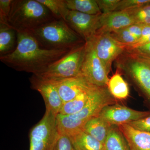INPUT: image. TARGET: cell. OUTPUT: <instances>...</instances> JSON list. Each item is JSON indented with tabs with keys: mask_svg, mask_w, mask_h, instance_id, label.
Masks as SVG:
<instances>
[{
	"mask_svg": "<svg viewBox=\"0 0 150 150\" xmlns=\"http://www.w3.org/2000/svg\"><path fill=\"white\" fill-rule=\"evenodd\" d=\"M71 50L42 48L32 34L17 33V46L13 52L0 56L3 63L19 71L40 75Z\"/></svg>",
	"mask_w": 150,
	"mask_h": 150,
	"instance_id": "cell-1",
	"label": "cell"
},
{
	"mask_svg": "<svg viewBox=\"0 0 150 150\" xmlns=\"http://www.w3.org/2000/svg\"><path fill=\"white\" fill-rule=\"evenodd\" d=\"M55 19L38 0H13L8 25L16 33L32 34L41 25Z\"/></svg>",
	"mask_w": 150,
	"mask_h": 150,
	"instance_id": "cell-2",
	"label": "cell"
},
{
	"mask_svg": "<svg viewBox=\"0 0 150 150\" xmlns=\"http://www.w3.org/2000/svg\"><path fill=\"white\" fill-rule=\"evenodd\" d=\"M32 35L42 48L49 50H71L85 43L63 19H55L46 23Z\"/></svg>",
	"mask_w": 150,
	"mask_h": 150,
	"instance_id": "cell-3",
	"label": "cell"
},
{
	"mask_svg": "<svg viewBox=\"0 0 150 150\" xmlns=\"http://www.w3.org/2000/svg\"><path fill=\"white\" fill-rule=\"evenodd\" d=\"M115 61L117 70L131 80L150 104V58L126 49Z\"/></svg>",
	"mask_w": 150,
	"mask_h": 150,
	"instance_id": "cell-4",
	"label": "cell"
},
{
	"mask_svg": "<svg viewBox=\"0 0 150 150\" xmlns=\"http://www.w3.org/2000/svg\"><path fill=\"white\" fill-rule=\"evenodd\" d=\"M86 51V43L71 49L38 76L49 79L75 77L81 74Z\"/></svg>",
	"mask_w": 150,
	"mask_h": 150,
	"instance_id": "cell-5",
	"label": "cell"
},
{
	"mask_svg": "<svg viewBox=\"0 0 150 150\" xmlns=\"http://www.w3.org/2000/svg\"><path fill=\"white\" fill-rule=\"evenodd\" d=\"M56 116L46 111L43 118L30 129L29 150H54L60 133Z\"/></svg>",
	"mask_w": 150,
	"mask_h": 150,
	"instance_id": "cell-6",
	"label": "cell"
},
{
	"mask_svg": "<svg viewBox=\"0 0 150 150\" xmlns=\"http://www.w3.org/2000/svg\"><path fill=\"white\" fill-rule=\"evenodd\" d=\"M108 74L112 62L126 50L125 45L115 40L109 33H96L88 40Z\"/></svg>",
	"mask_w": 150,
	"mask_h": 150,
	"instance_id": "cell-7",
	"label": "cell"
},
{
	"mask_svg": "<svg viewBox=\"0 0 150 150\" xmlns=\"http://www.w3.org/2000/svg\"><path fill=\"white\" fill-rule=\"evenodd\" d=\"M86 51L81 74L98 86H107L108 73L90 41L85 42Z\"/></svg>",
	"mask_w": 150,
	"mask_h": 150,
	"instance_id": "cell-8",
	"label": "cell"
},
{
	"mask_svg": "<svg viewBox=\"0 0 150 150\" xmlns=\"http://www.w3.org/2000/svg\"><path fill=\"white\" fill-rule=\"evenodd\" d=\"M29 81L31 89L38 91L43 97L46 111L57 116L64 103L55 86L49 80L38 75H32Z\"/></svg>",
	"mask_w": 150,
	"mask_h": 150,
	"instance_id": "cell-9",
	"label": "cell"
},
{
	"mask_svg": "<svg viewBox=\"0 0 150 150\" xmlns=\"http://www.w3.org/2000/svg\"><path fill=\"white\" fill-rule=\"evenodd\" d=\"M116 101L109 92L107 86H98L81 110L73 115H68L76 119L89 120L98 116L106 106L116 104Z\"/></svg>",
	"mask_w": 150,
	"mask_h": 150,
	"instance_id": "cell-10",
	"label": "cell"
},
{
	"mask_svg": "<svg viewBox=\"0 0 150 150\" xmlns=\"http://www.w3.org/2000/svg\"><path fill=\"white\" fill-rule=\"evenodd\" d=\"M150 115L149 111H139L117 104L104 108L98 116L103 118L111 125L128 124Z\"/></svg>",
	"mask_w": 150,
	"mask_h": 150,
	"instance_id": "cell-11",
	"label": "cell"
},
{
	"mask_svg": "<svg viewBox=\"0 0 150 150\" xmlns=\"http://www.w3.org/2000/svg\"><path fill=\"white\" fill-rule=\"evenodd\" d=\"M101 14L89 15L70 11L66 22L85 42L95 35L99 28Z\"/></svg>",
	"mask_w": 150,
	"mask_h": 150,
	"instance_id": "cell-12",
	"label": "cell"
},
{
	"mask_svg": "<svg viewBox=\"0 0 150 150\" xmlns=\"http://www.w3.org/2000/svg\"><path fill=\"white\" fill-rule=\"evenodd\" d=\"M48 79L56 87L63 103L74 99L95 86L91 83L82 75L67 79Z\"/></svg>",
	"mask_w": 150,
	"mask_h": 150,
	"instance_id": "cell-13",
	"label": "cell"
},
{
	"mask_svg": "<svg viewBox=\"0 0 150 150\" xmlns=\"http://www.w3.org/2000/svg\"><path fill=\"white\" fill-rule=\"evenodd\" d=\"M134 23V21L126 11L102 13L100 18L99 28L96 33H110L126 28Z\"/></svg>",
	"mask_w": 150,
	"mask_h": 150,
	"instance_id": "cell-14",
	"label": "cell"
},
{
	"mask_svg": "<svg viewBox=\"0 0 150 150\" xmlns=\"http://www.w3.org/2000/svg\"><path fill=\"white\" fill-rule=\"evenodd\" d=\"M117 126L127 140L130 150H150V133L139 131L127 124Z\"/></svg>",
	"mask_w": 150,
	"mask_h": 150,
	"instance_id": "cell-15",
	"label": "cell"
},
{
	"mask_svg": "<svg viewBox=\"0 0 150 150\" xmlns=\"http://www.w3.org/2000/svg\"><path fill=\"white\" fill-rule=\"evenodd\" d=\"M67 136L76 150H105L104 144L83 129L71 132Z\"/></svg>",
	"mask_w": 150,
	"mask_h": 150,
	"instance_id": "cell-16",
	"label": "cell"
},
{
	"mask_svg": "<svg viewBox=\"0 0 150 150\" xmlns=\"http://www.w3.org/2000/svg\"><path fill=\"white\" fill-rule=\"evenodd\" d=\"M112 125L103 118L97 116L90 118L87 121L83 130L104 144Z\"/></svg>",
	"mask_w": 150,
	"mask_h": 150,
	"instance_id": "cell-17",
	"label": "cell"
},
{
	"mask_svg": "<svg viewBox=\"0 0 150 150\" xmlns=\"http://www.w3.org/2000/svg\"><path fill=\"white\" fill-rule=\"evenodd\" d=\"M98 87L94 86L87 91L78 96L74 99L63 103L59 114L71 115L79 112L88 102Z\"/></svg>",
	"mask_w": 150,
	"mask_h": 150,
	"instance_id": "cell-18",
	"label": "cell"
},
{
	"mask_svg": "<svg viewBox=\"0 0 150 150\" xmlns=\"http://www.w3.org/2000/svg\"><path fill=\"white\" fill-rule=\"evenodd\" d=\"M17 33L8 25L0 23V56L13 52L17 46Z\"/></svg>",
	"mask_w": 150,
	"mask_h": 150,
	"instance_id": "cell-19",
	"label": "cell"
},
{
	"mask_svg": "<svg viewBox=\"0 0 150 150\" xmlns=\"http://www.w3.org/2000/svg\"><path fill=\"white\" fill-rule=\"evenodd\" d=\"M107 88L109 92L116 100H126L129 96V85L118 70L109 79Z\"/></svg>",
	"mask_w": 150,
	"mask_h": 150,
	"instance_id": "cell-20",
	"label": "cell"
},
{
	"mask_svg": "<svg viewBox=\"0 0 150 150\" xmlns=\"http://www.w3.org/2000/svg\"><path fill=\"white\" fill-rule=\"evenodd\" d=\"M105 150H130L124 135L116 125H112L105 142Z\"/></svg>",
	"mask_w": 150,
	"mask_h": 150,
	"instance_id": "cell-21",
	"label": "cell"
},
{
	"mask_svg": "<svg viewBox=\"0 0 150 150\" xmlns=\"http://www.w3.org/2000/svg\"><path fill=\"white\" fill-rule=\"evenodd\" d=\"M56 123L60 134L68 135L71 132L83 129L88 120H80L68 115L59 114L56 116Z\"/></svg>",
	"mask_w": 150,
	"mask_h": 150,
	"instance_id": "cell-22",
	"label": "cell"
},
{
	"mask_svg": "<svg viewBox=\"0 0 150 150\" xmlns=\"http://www.w3.org/2000/svg\"><path fill=\"white\" fill-rule=\"evenodd\" d=\"M70 11L89 15L102 14L96 0H66Z\"/></svg>",
	"mask_w": 150,
	"mask_h": 150,
	"instance_id": "cell-23",
	"label": "cell"
},
{
	"mask_svg": "<svg viewBox=\"0 0 150 150\" xmlns=\"http://www.w3.org/2000/svg\"><path fill=\"white\" fill-rule=\"evenodd\" d=\"M50 11L56 19H63L66 21L69 12L66 0H38Z\"/></svg>",
	"mask_w": 150,
	"mask_h": 150,
	"instance_id": "cell-24",
	"label": "cell"
},
{
	"mask_svg": "<svg viewBox=\"0 0 150 150\" xmlns=\"http://www.w3.org/2000/svg\"><path fill=\"white\" fill-rule=\"evenodd\" d=\"M125 11L130 15L135 23L150 25V1L141 6Z\"/></svg>",
	"mask_w": 150,
	"mask_h": 150,
	"instance_id": "cell-25",
	"label": "cell"
},
{
	"mask_svg": "<svg viewBox=\"0 0 150 150\" xmlns=\"http://www.w3.org/2000/svg\"><path fill=\"white\" fill-rule=\"evenodd\" d=\"M109 33L115 40L126 46L134 44L138 40L126 28Z\"/></svg>",
	"mask_w": 150,
	"mask_h": 150,
	"instance_id": "cell-26",
	"label": "cell"
},
{
	"mask_svg": "<svg viewBox=\"0 0 150 150\" xmlns=\"http://www.w3.org/2000/svg\"><path fill=\"white\" fill-rule=\"evenodd\" d=\"M150 1V0H120L115 11L127 10L141 6Z\"/></svg>",
	"mask_w": 150,
	"mask_h": 150,
	"instance_id": "cell-27",
	"label": "cell"
},
{
	"mask_svg": "<svg viewBox=\"0 0 150 150\" xmlns=\"http://www.w3.org/2000/svg\"><path fill=\"white\" fill-rule=\"evenodd\" d=\"M13 0H0V23L8 25V18Z\"/></svg>",
	"mask_w": 150,
	"mask_h": 150,
	"instance_id": "cell-28",
	"label": "cell"
},
{
	"mask_svg": "<svg viewBox=\"0 0 150 150\" xmlns=\"http://www.w3.org/2000/svg\"><path fill=\"white\" fill-rule=\"evenodd\" d=\"M102 14L115 11L120 0H96Z\"/></svg>",
	"mask_w": 150,
	"mask_h": 150,
	"instance_id": "cell-29",
	"label": "cell"
},
{
	"mask_svg": "<svg viewBox=\"0 0 150 150\" xmlns=\"http://www.w3.org/2000/svg\"><path fill=\"white\" fill-rule=\"evenodd\" d=\"M54 150H76L69 138L66 134H60Z\"/></svg>",
	"mask_w": 150,
	"mask_h": 150,
	"instance_id": "cell-30",
	"label": "cell"
},
{
	"mask_svg": "<svg viewBox=\"0 0 150 150\" xmlns=\"http://www.w3.org/2000/svg\"><path fill=\"white\" fill-rule=\"evenodd\" d=\"M127 124L139 131L150 133V115Z\"/></svg>",
	"mask_w": 150,
	"mask_h": 150,
	"instance_id": "cell-31",
	"label": "cell"
},
{
	"mask_svg": "<svg viewBox=\"0 0 150 150\" xmlns=\"http://www.w3.org/2000/svg\"><path fill=\"white\" fill-rule=\"evenodd\" d=\"M144 25L139 23H134L126 28L138 40L142 37V28Z\"/></svg>",
	"mask_w": 150,
	"mask_h": 150,
	"instance_id": "cell-32",
	"label": "cell"
},
{
	"mask_svg": "<svg viewBox=\"0 0 150 150\" xmlns=\"http://www.w3.org/2000/svg\"><path fill=\"white\" fill-rule=\"evenodd\" d=\"M128 50H133L137 53H139L144 56H147L150 58V43L139 46L134 49H128Z\"/></svg>",
	"mask_w": 150,
	"mask_h": 150,
	"instance_id": "cell-33",
	"label": "cell"
},
{
	"mask_svg": "<svg viewBox=\"0 0 150 150\" xmlns=\"http://www.w3.org/2000/svg\"><path fill=\"white\" fill-rule=\"evenodd\" d=\"M150 35V25H144L142 28V37L149 36Z\"/></svg>",
	"mask_w": 150,
	"mask_h": 150,
	"instance_id": "cell-34",
	"label": "cell"
}]
</instances>
